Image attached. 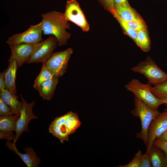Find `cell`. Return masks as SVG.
Here are the masks:
<instances>
[{
    "instance_id": "1",
    "label": "cell",
    "mask_w": 167,
    "mask_h": 167,
    "mask_svg": "<svg viewBox=\"0 0 167 167\" xmlns=\"http://www.w3.org/2000/svg\"><path fill=\"white\" fill-rule=\"evenodd\" d=\"M41 16L43 34L55 36L59 46L66 45L71 35L66 30L70 29L71 24L65 19L63 13L53 11L43 14Z\"/></svg>"
},
{
    "instance_id": "2",
    "label": "cell",
    "mask_w": 167,
    "mask_h": 167,
    "mask_svg": "<svg viewBox=\"0 0 167 167\" xmlns=\"http://www.w3.org/2000/svg\"><path fill=\"white\" fill-rule=\"evenodd\" d=\"M81 125L76 113L70 111L56 117L49 125V131L61 143L69 140V136L74 133Z\"/></svg>"
},
{
    "instance_id": "3",
    "label": "cell",
    "mask_w": 167,
    "mask_h": 167,
    "mask_svg": "<svg viewBox=\"0 0 167 167\" xmlns=\"http://www.w3.org/2000/svg\"><path fill=\"white\" fill-rule=\"evenodd\" d=\"M134 107L131 110L132 115L139 117L141 124V130L137 133L136 137L142 140L146 146L147 144V131L152 121L161 113L158 109H153L137 97L134 98Z\"/></svg>"
},
{
    "instance_id": "4",
    "label": "cell",
    "mask_w": 167,
    "mask_h": 167,
    "mask_svg": "<svg viewBox=\"0 0 167 167\" xmlns=\"http://www.w3.org/2000/svg\"><path fill=\"white\" fill-rule=\"evenodd\" d=\"M152 84L148 83L144 84L139 80L133 79L125 86L126 89L133 93L135 96L142 101L145 104L154 109H158L163 104L161 99L156 97L152 93Z\"/></svg>"
},
{
    "instance_id": "5",
    "label": "cell",
    "mask_w": 167,
    "mask_h": 167,
    "mask_svg": "<svg viewBox=\"0 0 167 167\" xmlns=\"http://www.w3.org/2000/svg\"><path fill=\"white\" fill-rule=\"evenodd\" d=\"M131 70L143 75L148 83L155 85L167 81V74L162 71L150 56L132 67Z\"/></svg>"
},
{
    "instance_id": "6",
    "label": "cell",
    "mask_w": 167,
    "mask_h": 167,
    "mask_svg": "<svg viewBox=\"0 0 167 167\" xmlns=\"http://www.w3.org/2000/svg\"><path fill=\"white\" fill-rule=\"evenodd\" d=\"M73 52V50L69 48L63 51L53 53L49 58L43 63L54 76L59 78L66 72Z\"/></svg>"
},
{
    "instance_id": "7",
    "label": "cell",
    "mask_w": 167,
    "mask_h": 167,
    "mask_svg": "<svg viewBox=\"0 0 167 167\" xmlns=\"http://www.w3.org/2000/svg\"><path fill=\"white\" fill-rule=\"evenodd\" d=\"M20 97L22 106L16 124L13 142L15 144L24 132H29L28 126L30 121L32 119H36L38 118L32 112V108L35 103V101H33L31 102L28 103L21 94Z\"/></svg>"
},
{
    "instance_id": "8",
    "label": "cell",
    "mask_w": 167,
    "mask_h": 167,
    "mask_svg": "<svg viewBox=\"0 0 167 167\" xmlns=\"http://www.w3.org/2000/svg\"><path fill=\"white\" fill-rule=\"evenodd\" d=\"M43 22L31 25L25 31L9 37L6 43L9 45L22 43L35 44L43 41Z\"/></svg>"
},
{
    "instance_id": "9",
    "label": "cell",
    "mask_w": 167,
    "mask_h": 167,
    "mask_svg": "<svg viewBox=\"0 0 167 167\" xmlns=\"http://www.w3.org/2000/svg\"><path fill=\"white\" fill-rule=\"evenodd\" d=\"M66 19L80 27L84 32H88L89 26L79 3L75 0L67 1L66 8L63 13Z\"/></svg>"
},
{
    "instance_id": "10",
    "label": "cell",
    "mask_w": 167,
    "mask_h": 167,
    "mask_svg": "<svg viewBox=\"0 0 167 167\" xmlns=\"http://www.w3.org/2000/svg\"><path fill=\"white\" fill-rule=\"evenodd\" d=\"M167 129V109L153 120L147 131L146 152H149L156 139L162 135Z\"/></svg>"
},
{
    "instance_id": "11",
    "label": "cell",
    "mask_w": 167,
    "mask_h": 167,
    "mask_svg": "<svg viewBox=\"0 0 167 167\" xmlns=\"http://www.w3.org/2000/svg\"><path fill=\"white\" fill-rule=\"evenodd\" d=\"M42 42L37 43H22L9 45L11 56L16 60L18 66L27 63L39 47Z\"/></svg>"
},
{
    "instance_id": "12",
    "label": "cell",
    "mask_w": 167,
    "mask_h": 167,
    "mask_svg": "<svg viewBox=\"0 0 167 167\" xmlns=\"http://www.w3.org/2000/svg\"><path fill=\"white\" fill-rule=\"evenodd\" d=\"M58 43L56 37L54 35H51L46 40L42 42L40 46L26 63L45 62L51 56Z\"/></svg>"
},
{
    "instance_id": "13",
    "label": "cell",
    "mask_w": 167,
    "mask_h": 167,
    "mask_svg": "<svg viewBox=\"0 0 167 167\" xmlns=\"http://www.w3.org/2000/svg\"><path fill=\"white\" fill-rule=\"evenodd\" d=\"M6 146L10 150L14 152L28 167H37L40 163L41 159L36 155V154L30 147L24 148L23 150L25 153H20L18 150L15 144L10 141L6 142Z\"/></svg>"
},
{
    "instance_id": "14",
    "label": "cell",
    "mask_w": 167,
    "mask_h": 167,
    "mask_svg": "<svg viewBox=\"0 0 167 167\" xmlns=\"http://www.w3.org/2000/svg\"><path fill=\"white\" fill-rule=\"evenodd\" d=\"M9 61L7 69L3 72L5 88L17 95L15 80L16 71L18 66L15 59L11 56Z\"/></svg>"
},
{
    "instance_id": "15",
    "label": "cell",
    "mask_w": 167,
    "mask_h": 167,
    "mask_svg": "<svg viewBox=\"0 0 167 167\" xmlns=\"http://www.w3.org/2000/svg\"><path fill=\"white\" fill-rule=\"evenodd\" d=\"M0 97L9 106L15 115L20 116L22 103L18 100V96L5 88L0 91Z\"/></svg>"
},
{
    "instance_id": "16",
    "label": "cell",
    "mask_w": 167,
    "mask_h": 167,
    "mask_svg": "<svg viewBox=\"0 0 167 167\" xmlns=\"http://www.w3.org/2000/svg\"><path fill=\"white\" fill-rule=\"evenodd\" d=\"M58 79L54 77L42 83L36 89L44 100L49 101L53 97Z\"/></svg>"
},
{
    "instance_id": "17",
    "label": "cell",
    "mask_w": 167,
    "mask_h": 167,
    "mask_svg": "<svg viewBox=\"0 0 167 167\" xmlns=\"http://www.w3.org/2000/svg\"><path fill=\"white\" fill-rule=\"evenodd\" d=\"M149 152L152 167H167V155L163 150L152 144Z\"/></svg>"
},
{
    "instance_id": "18",
    "label": "cell",
    "mask_w": 167,
    "mask_h": 167,
    "mask_svg": "<svg viewBox=\"0 0 167 167\" xmlns=\"http://www.w3.org/2000/svg\"><path fill=\"white\" fill-rule=\"evenodd\" d=\"M19 116H0V132L13 133L15 131L17 121Z\"/></svg>"
},
{
    "instance_id": "19",
    "label": "cell",
    "mask_w": 167,
    "mask_h": 167,
    "mask_svg": "<svg viewBox=\"0 0 167 167\" xmlns=\"http://www.w3.org/2000/svg\"><path fill=\"white\" fill-rule=\"evenodd\" d=\"M114 10L119 16L126 21H129L142 18L131 6H116Z\"/></svg>"
},
{
    "instance_id": "20",
    "label": "cell",
    "mask_w": 167,
    "mask_h": 167,
    "mask_svg": "<svg viewBox=\"0 0 167 167\" xmlns=\"http://www.w3.org/2000/svg\"><path fill=\"white\" fill-rule=\"evenodd\" d=\"M137 32L135 43L143 51L148 52L151 49V41L147 27Z\"/></svg>"
},
{
    "instance_id": "21",
    "label": "cell",
    "mask_w": 167,
    "mask_h": 167,
    "mask_svg": "<svg viewBox=\"0 0 167 167\" xmlns=\"http://www.w3.org/2000/svg\"><path fill=\"white\" fill-rule=\"evenodd\" d=\"M108 11L112 14L119 22L124 33L130 37L135 42L137 35V31L130 28L126 24L125 21L117 13L114 9L110 10Z\"/></svg>"
},
{
    "instance_id": "22",
    "label": "cell",
    "mask_w": 167,
    "mask_h": 167,
    "mask_svg": "<svg viewBox=\"0 0 167 167\" xmlns=\"http://www.w3.org/2000/svg\"><path fill=\"white\" fill-rule=\"evenodd\" d=\"M54 77L55 76L42 63L41 70L35 80L33 87L36 89L42 83Z\"/></svg>"
},
{
    "instance_id": "23",
    "label": "cell",
    "mask_w": 167,
    "mask_h": 167,
    "mask_svg": "<svg viewBox=\"0 0 167 167\" xmlns=\"http://www.w3.org/2000/svg\"><path fill=\"white\" fill-rule=\"evenodd\" d=\"M151 91L153 94L159 99L167 98V81L154 85Z\"/></svg>"
},
{
    "instance_id": "24",
    "label": "cell",
    "mask_w": 167,
    "mask_h": 167,
    "mask_svg": "<svg viewBox=\"0 0 167 167\" xmlns=\"http://www.w3.org/2000/svg\"><path fill=\"white\" fill-rule=\"evenodd\" d=\"M125 21L130 28L137 31L147 27L142 18L129 21Z\"/></svg>"
},
{
    "instance_id": "25",
    "label": "cell",
    "mask_w": 167,
    "mask_h": 167,
    "mask_svg": "<svg viewBox=\"0 0 167 167\" xmlns=\"http://www.w3.org/2000/svg\"><path fill=\"white\" fill-rule=\"evenodd\" d=\"M144 154H142L140 150L138 151L135 153V156L131 161L124 165H120L119 167H139Z\"/></svg>"
},
{
    "instance_id": "26",
    "label": "cell",
    "mask_w": 167,
    "mask_h": 167,
    "mask_svg": "<svg viewBox=\"0 0 167 167\" xmlns=\"http://www.w3.org/2000/svg\"><path fill=\"white\" fill-rule=\"evenodd\" d=\"M15 114L9 106L0 97V116Z\"/></svg>"
},
{
    "instance_id": "27",
    "label": "cell",
    "mask_w": 167,
    "mask_h": 167,
    "mask_svg": "<svg viewBox=\"0 0 167 167\" xmlns=\"http://www.w3.org/2000/svg\"><path fill=\"white\" fill-rule=\"evenodd\" d=\"M152 165L149 152H146L142 159L139 167H152Z\"/></svg>"
},
{
    "instance_id": "28",
    "label": "cell",
    "mask_w": 167,
    "mask_h": 167,
    "mask_svg": "<svg viewBox=\"0 0 167 167\" xmlns=\"http://www.w3.org/2000/svg\"><path fill=\"white\" fill-rule=\"evenodd\" d=\"M153 144L163 150L167 155V141H158L155 140Z\"/></svg>"
},
{
    "instance_id": "29",
    "label": "cell",
    "mask_w": 167,
    "mask_h": 167,
    "mask_svg": "<svg viewBox=\"0 0 167 167\" xmlns=\"http://www.w3.org/2000/svg\"><path fill=\"white\" fill-rule=\"evenodd\" d=\"M15 135L13 133H3L0 132V139H6L8 141L13 140Z\"/></svg>"
},
{
    "instance_id": "30",
    "label": "cell",
    "mask_w": 167,
    "mask_h": 167,
    "mask_svg": "<svg viewBox=\"0 0 167 167\" xmlns=\"http://www.w3.org/2000/svg\"><path fill=\"white\" fill-rule=\"evenodd\" d=\"M103 2L105 8L108 11L115 9L114 0H104Z\"/></svg>"
},
{
    "instance_id": "31",
    "label": "cell",
    "mask_w": 167,
    "mask_h": 167,
    "mask_svg": "<svg viewBox=\"0 0 167 167\" xmlns=\"http://www.w3.org/2000/svg\"><path fill=\"white\" fill-rule=\"evenodd\" d=\"M115 6H130L128 0H114Z\"/></svg>"
},
{
    "instance_id": "32",
    "label": "cell",
    "mask_w": 167,
    "mask_h": 167,
    "mask_svg": "<svg viewBox=\"0 0 167 167\" xmlns=\"http://www.w3.org/2000/svg\"><path fill=\"white\" fill-rule=\"evenodd\" d=\"M155 140L158 141H167V129L162 135L157 137Z\"/></svg>"
},
{
    "instance_id": "33",
    "label": "cell",
    "mask_w": 167,
    "mask_h": 167,
    "mask_svg": "<svg viewBox=\"0 0 167 167\" xmlns=\"http://www.w3.org/2000/svg\"><path fill=\"white\" fill-rule=\"evenodd\" d=\"M5 88L3 72H2L0 73V91Z\"/></svg>"
},
{
    "instance_id": "34",
    "label": "cell",
    "mask_w": 167,
    "mask_h": 167,
    "mask_svg": "<svg viewBox=\"0 0 167 167\" xmlns=\"http://www.w3.org/2000/svg\"><path fill=\"white\" fill-rule=\"evenodd\" d=\"M163 102V104H164L167 107V98H164L161 99Z\"/></svg>"
},
{
    "instance_id": "35",
    "label": "cell",
    "mask_w": 167,
    "mask_h": 167,
    "mask_svg": "<svg viewBox=\"0 0 167 167\" xmlns=\"http://www.w3.org/2000/svg\"><path fill=\"white\" fill-rule=\"evenodd\" d=\"M103 2V1L104 0H101Z\"/></svg>"
}]
</instances>
